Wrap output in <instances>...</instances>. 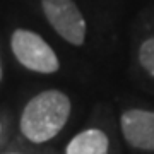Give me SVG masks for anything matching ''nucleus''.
Returning a JSON list of instances; mask_svg holds the SVG:
<instances>
[{
    "label": "nucleus",
    "instance_id": "f257e3e1",
    "mask_svg": "<svg viewBox=\"0 0 154 154\" xmlns=\"http://www.w3.org/2000/svg\"><path fill=\"white\" fill-rule=\"evenodd\" d=\"M70 115V99L57 89L43 91L29 101L21 116V132L31 142L41 144L60 132Z\"/></svg>",
    "mask_w": 154,
    "mask_h": 154
},
{
    "label": "nucleus",
    "instance_id": "f03ea898",
    "mask_svg": "<svg viewBox=\"0 0 154 154\" xmlns=\"http://www.w3.org/2000/svg\"><path fill=\"white\" fill-rule=\"evenodd\" d=\"M11 46L19 63L34 72L53 74L58 70L60 62L53 48L39 34L29 29H17L12 34Z\"/></svg>",
    "mask_w": 154,
    "mask_h": 154
},
{
    "label": "nucleus",
    "instance_id": "7ed1b4c3",
    "mask_svg": "<svg viewBox=\"0 0 154 154\" xmlns=\"http://www.w3.org/2000/svg\"><path fill=\"white\" fill-rule=\"evenodd\" d=\"M41 7L50 26L74 46L86 41V19L74 0H41Z\"/></svg>",
    "mask_w": 154,
    "mask_h": 154
},
{
    "label": "nucleus",
    "instance_id": "20e7f679",
    "mask_svg": "<svg viewBox=\"0 0 154 154\" xmlns=\"http://www.w3.org/2000/svg\"><path fill=\"white\" fill-rule=\"evenodd\" d=\"M120 127L132 147L154 151V111L140 108L127 110L120 116Z\"/></svg>",
    "mask_w": 154,
    "mask_h": 154
},
{
    "label": "nucleus",
    "instance_id": "39448f33",
    "mask_svg": "<svg viewBox=\"0 0 154 154\" xmlns=\"http://www.w3.org/2000/svg\"><path fill=\"white\" fill-rule=\"evenodd\" d=\"M110 140L99 128H88L77 134L65 149V154H108Z\"/></svg>",
    "mask_w": 154,
    "mask_h": 154
},
{
    "label": "nucleus",
    "instance_id": "423d86ee",
    "mask_svg": "<svg viewBox=\"0 0 154 154\" xmlns=\"http://www.w3.org/2000/svg\"><path fill=\"white\" fill-rule=\"evenodd\" d=\"M139 62L149 75L154 77V36L147 38L139 48Z\"/></svg>",
    "mask_w": 154,
    "mask_h": 154
},
{
    "label": "nucleus",
    "instance_id": "0eeeda50",
    "mask_svg": "<svg viewBox=\"0 0 154 154\" xmlns=\"http://www.w3.org/2000/svg\"><path fill=\"white\" fill-rule=\"evenodd\" d=\"M0 79H2V63H0Z\"/></svg>",
    "mask_w": 154,
    "mask_h": 154
}]
</instances>
